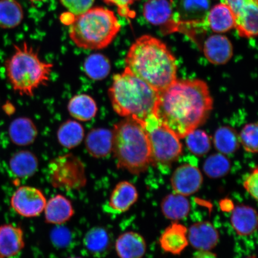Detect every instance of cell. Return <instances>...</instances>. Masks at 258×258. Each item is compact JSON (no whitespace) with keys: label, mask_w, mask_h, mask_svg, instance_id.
<instances>
[{"label":"cell","mask_w":258,"mask_h":258,"mask_svg":"<svg viewBox=\"0 0 258 258\" xmlns=\"http://www.w3.org/2000/svg\"><path fill=\"white\" fill-rule=\"evenodd\" d=\"M62 4L74 16L82 15L92 8L94 0H60Z\"/></svg>","instance_id":"cell-36"},{"label":"cell","mask_w":258,"mask_h":258,"mask_svg":"<svg viewBox=\"0 0 258 258\" xmlns=\"http://www.w3.org/2000/svg\"><path fill=\"white\" fill-rule=\"evenodd\" d=\"M57 137L58 142L63 147L73 149L82 143L85 137V130L79 122L68 120L58 129Z\"/></svg>","instance_id":"cell-28"},{"label":"cell","mask_w":258,"mask_h":258,"mask_svg":"<svg viewBox=\"0 0 258 258\" xmlns=\"http://www.w3.org/2000/svg\"><path fill=\"white\" fill-rule=\"evenodd\" d=\"M243 186L244 189L246 190L250 196L252 197L257 201L258 196V171L257 167L251 171V173L244 179Z\"/></svg>","instance_id":"cell-38"},{"label":"cell","mask_w":258,"mask_h":258,"mask_svg":"<svg viewBox=\"0 0 258 258\" xmlns=\"http://www.w3.org/2000/svg\"><path fill=\"white\" fill-rule=\"evenodd\" d=\"M161 249L167 253L180 254L188 246V230L182 224L174 222L161 234L159 239Z\"/></svg>","instance_id":"cell-17"},{"label":"cell","mask_w":258,"mask_h":258,"mask_svg":"<svg viewBox=\"0 0 258 258\" xmlns=\"http://www.w3.org/2000/svg\"><path fill=\"white\" fill-rule=\"evenodd\" d=\"M203 52L210 62L224 64L233 57V46L227 37L219 34H214L205 41Z\"/></svg>","instance_id":"cell-14"},{"label":"cell","mask_w":258,"mask_h":258,"mask_svg":"<svg viewBox=\"0 0 258 258\" xmlns=\"http://www.w3.org/2000/svg\"><path fill=\"white\" fill-rule=\"evenodd\" d=\"M115 247L120 258H143L147 250L144 238L134 231L125 232L119 235Z\"/></svg>","instance_id":"cell-19"},{"label":"cell","mask_w":258,"mask_h":258,"mask_svg":"<svg viewBox=\"0 0 258 258\" xmlns=\"http://www.w3.org/2000/svg\"><path fill=\"white\" fill-rule=\"evenodd\" d=\"M47 200L40 189L31 186H21L11 199L13 209L25 218H35L44 211Z\"/></svg>","instance_id":"cell-9"},{"label":"cell","mask_w":258,"mask_h":258,"mask_svg":"<svg viewBox=\"0 0 258 258\" xmlns=\"http://www.w3.org/2000/svg\"><path fill=\"white\" fill-rule=\"evenodd\" d=\"M23 19V9L16 0H0V27L14 28Z\"/></svg>","instance_id":"cell-29"},{"label":"cell","mask_w":258,"mask_h":258,"mask_svg":"<svg viewBox=\"0 0 258 258\" xmlns=\"http://www.w3.org/2000/svg\"><path fill=\"white\" fill-rule=\"evenodd\" d=\"M140 0H104L108 5H112L117 8L118 14L128 21L135 17V14L131 11L130 6Z\"/></svg>","instance_id":"cell-37"},{"label":"cell","mask_w":258,"mask_h":258,"mask_svg":"<svg viewBox=\"0 0 258 258\" xmlns=\"http://www.w3.org/2000/svg\"><path fill=\"white\" fill-rule=\"evenodd\" d=\"M184 138L187 147L196 156H204L211 150V142L208 135L205 131L196 128Z\"/></svg>","instance_id":"cell-34"},{"label":"cell","mask_w":258,"mask_h":258,"mask_svg":"<svg viewBox=\"0 0 258 258\" xmlns=\"http://www.w3.org/2000/svg\"><path fill=\"white\" fill-rule=\"evenodd\" d=\"M218 231L211 222H197L188 231V239L191 246L198 250L210 251L218 243Z\"/></svg>","instance_id":"cell-15"},{"label":"cell","mask_w":258,"mask_h":258,"mask_svg":"<svg viewBox=\"0 0 258 258\" xmlns=\"http://www.w3.org/2000/svg\"><path fill=\"white\" fill-rule=\"evenodd\" d=\"M144 125L150 142L151 165H172L182 153L179 138L154 113L145 119Z\"/></svg>","instance_id":"cell-7"},{"label":"cell","mask_w":258,"mask_h":258,"mask_svg":"<svg viewBox=\"0 0 258 258\" xmlns=\"http://www.w3.org/2000/svg\"><path fill=\"white\" fill-rule=\"evenodd\" d=\"M43 212L46 223L53 225L66 223L75 213L72 202L61 195H57L48 200Z\"/></svg>","instance_id":"cell-16"},{"label":"cell","mask_w":258,"mask_h":258,"mask_svg":"<svg viewBox=\"0 0 258 258\" xmlns=\"http://www.w3.org/2000/svg\"><path fill=\"white\" fill-rule=\"evenodd\" d=\"M9 135L14 144L18 146H27L34 143L36 140L38 130L31 119L19 117L10 124Z\"/></svg>","instance_id":"cell-22"},{"label":"cell","mask_w":258,"mask_h":258,"mask_svg":"<svg viewBox=\"0 0 258 258\" xmlns=\"http://www.w3.org/2000/svg\"><path fill=\"white\" fill-rule=\"evenodd\" d=\"M239 138L240 143L243 145L244 150L247 152L256 153L257 152V124H247L242 129Z\"/></svg>","instance_id":"cell-35"},{"label":"cell","mask_w":258,"mask_h":258,"mask_svg":"<svg viewBox=\"0 0 258 258\" xmlns=\"http://www.w3.org/2000/svg\"><path fill=\"white\" fill-rule=\"evenodd\" d=\"M111 70L110 61L102 54H90L84 62V70L86 76L93 80L105 79L110 73Z\"/></svg>","instance_id":"cell-30"},{"label":"cell","mask_w":258,"mask_h":258,"mask_svg":"<svg viewBox=\"0 0 258 258\" xmlns=\"http://www.w3.org/2000/svg\"><path fill=\"white\" fill-rule=\"evenodd\" d=\"M138 190L126 180L119 182L112 189L105 211L112 214H121L128 211L138 199Z\"/></svg>","instance_id":"cell-12"},{"label":"cell","mask_w":258,"mask_h":258,"mask_svg":"<svg viewBox=\"0 0 258 258\" xmlns=\"http://www.w3.org/2000/svg\"><path fill=\"white\" fill-rule=\"evenodd\" d=\"M213 99L207 84L177 79L159 93L154 114L176 136L184 138L207 120Z\"/></svg>","instance_id":"cell-1"},{"label":"cell","mask_w":258,"mask_h":258,"mask_svg":"<svg viewBox=\"0 0 258 258\" xmlns=\"http://www.w3.org/2000/svg\"><path fill=\"white\" fill-rule=\"evenodd\" d=\"M210 0H181L180 11L189 22L204 20L210 10Z\"/></svg>","instance_id":"cell-32"},{"label":"cell","mask_w":258,"mask_h":258,"mask_svg":"<svg viewBox=\"0 0 258 258\" xmlns=\"http://www.w3.org/2000/svg\"><path fill=\"white\" fill-rule=\"evenodd\" d=\"M231 222L238 235L249 236L253 234L257 229L256 211L249 206H237L232 213Z\"/></svg>","instance_id":"cell-21"},{"label":"cell","mask_w":258,"mask_h":258,"mask_svg":"<svg viewBox=\"0 0 258 258\" xmlns=\"http://www.w3.org/2000/svg\"><path fill=\"white\" fill-rule=\"evenodd\" d=\"M235 16V28L241 37L250 38L257 34V0H224Z\"/></svg>","instance_id":"cell-10"},{"label":"cell","mask_w":258,"mask_h":258,"mask_svg":"<svg viewBox=\"0 0 258 258\" xmlns=\"http://www.w3.org/2000/svg\"><path fill=\"white\" fill-rule=\"evenodd\" d=\"M125 67L160 93L176 80L175 56L166 45L150 35L138 38L125 58Z\"/></svg>","instance_id":"cell-2"},{"label":"cell","mask_w":258,"mask_h":258,"mask_svg":"<svg viewBox=\"0 0 258 258\" xmlns=\"http://www.w3.org/2000/svg\"><path fill=\"white\" fill-rule=\"evenodd\" d=\"M24 231L12 224L0 225V258H12L25 247Z\"/></svg>","instance_id":"cell-13"},{"label":"cell","mask_w":258,"mask_h":258,"mask_svg":"<svg viewBox=\"0 0 258 258\" xmlns=\"http://www.w3.org/2000/svg\"><path fill=\"white\" fill-rule=\"evenodd\" d=\"M53 63L41 59L37 50L24 43L5 62L6 76L13 89L21 96L33 97L40 87L46 86L53 72Z\"/></svg>","instance_id":"cell-5"},{"label":"cell","mask_w":258,"mask_h":258,"mask_svg":"<svg viewBox=\"0 0 258 258\" xmlns=\"http://www.w3.org/2000/svg\"><path fill=\"white\" fill-rule=\"evenodd\" d=\"M83 244L93 256L99 258L105 257L110 250V235L104 227H93L85 234Z\"/></svg>","instance_id":"cell-23"},{"label":"cell","mask_w":258,"mask_h":258,"mask_svg":"<svg viewBox=\"0 0 258 258\" xmlns=\"http://www.w3.org/2000/svg\"><path fill=\"white\" fill-rule=\"evenodd\" d=\"M112 151L118 169L140 175L151 165V148L144 121L127 117L114 125Z\"/></svg>","instance_id":"cell-4"},{"label":"cell","mask_w":258,"mask_h":258,"mask_svg":"<svg viewBox=\"0 0 258 258\" xmlns=\"http://www.w3.org/2000/svg\"><path fill=\"white\" fill-rule=\"evenodd\" d=\"M69 258H82V257H70Z\"/></svg>","instance_id":"cell-41"},{"label":"cell","mask_w":258,"mask_h":258,"mask_svg":"<svg viewBox=\"0 0 258 258\" xmlns=\"http://www.w3.org/2000/svg\"><path fill=\"white\" fill-rule=\"evenodd\" d=\"M68 110L74 118L80 121H89L95 117L98 111L95 99L89 95L80 94L70 100Z\"/></svg>","instance_id":"cell-25"},{"label":"cell","mask_w":258,"mask_h":258,"mask_svg":"<svg viewBox=\"0 0 258 258\" xmlns=\"http://www.w3.org/2000/svg\"><path fill=\"white\" fill-rule=\"evenodd\" d=\"M172 15L173 7L169 0H148L144 6V17L151 24L166 25Z\"/></svg>","instance_id":"cell-26"},{"label":"cell","mask_w":258,"mask_h":258,"mask_svg":"<svg viewBox=\"0 0 258 258\" xmlns=\"http://www.w3.org/2000/svg\"><path fill=\"white\" fill-rule=\"evenodd\" d=\"M87 151L93 157L101 159L109 156L112 151V132L107 128H93L85 141Z\"/></svg>","instance_id":"cell-20"},{"label":"cell","mask_w":258,"mask_h":258,"mask_svg":"<svg viewBox=\"0 0 258 258\" xmlns=\"http://www.w3.org/2000/svg\"><path fill=\"white\" fill-rule=\"evenodd\" d=\"M51 183L58 188L77 189L85 186V166L78 157L66 154L51 160L48 165Z\"/></svg>","instance_id":"cell-8"},{"label":"cell","mask_w":258,"mask_h":258,"mask_svg":"<svg viewBox=\"0 0 258 258\" xmlns=\"http://www.w3.org/2000/svg\"><path fill=\"white\" fill-rule=\"evenodd\" d=\"M215 148L222 154H233L239 147V138L234 129L228 126L219 128L214 137Z\"/></svg>","instance_id":"cell-31"},{"label":"cell","mask_w":258,"mask_h":258,"mask_svg":"<svg viewBox=\"0 0 258 258\" xmlns=\"http://www.w3.org/2000/svg\"><path fill=\"white\" fill-rule=\"evenodd\" d=\"M192 258H218L210 251L198 250L194 254Z\"/></svg>","instance_id":"cell-39"},{"label":"cell","mask_w":258,"mask_h":258,"mask_svg":"<svg viewBox=\"0 0 258 258\" xmlns=\"http://www.w3.org/2000/svg\"><path fill=\"white\" fill-rule=\"evenodd\" d=\"M161 208L164 217L170 220L177 221L188 216L190 204L186 196L175 192L163 199Z\"/></svg>","instance_id":"cell-27"},{"label":"cell","mask_w":258,"mask_h":258,"mask_svg":"<svg viewBox=\"0 0 258 258\" xmlns=\"http://www.w3.org/2000/svg\"><path fill=\"white\" fill-rule=\"evenodd\" d=\"M230 161L224 154H214L206 160L203 165L204 172L211 178H219L227 175L230 172Z\"/></svg>","instance_id":"cell-33"},{"label":"cell","mask_w":258,"mask_h":258,"mask_svg":"<svg viewBox=\"0 0 258 258\" xmlns=\"http://www.w3.org/2000/svg\"><path fill=\"white\" fill-rule=\"evenodd\" d=\"M203 21L211 30L217 34L224 33L235 28L234 13L224 2L215 5L210 9Z\"/></svg>","instance_id":"cell-18"},{"label":"cell","mask_w":258,"mask_h":258,"mask_svg":"<svg viewBox=\"0 0 258 258\" xmlns=\"http://www.w3.org/2000/svg\"><path fill=\"white\" fill-rule=\"evenodd\" d=\"M108 96L118 115L144 121L154 114L159 93L125 67L123 72L113 77Z\"/></svg>","instance_id":"cell-3"},{"label":"cell","mask_w":258,"mask_h":258,"mask_svg":"<svg viewBox=\"0 0 258 258\" xmlns=\"http://www.w3.org/2000/svg\"><path fill=\"white\" fill-rule=\"evenodd\" d=\"M246 258H256L255 256H249V257H246Z\"/></svg>","instance_id":"cell-40"},{"label":"cell","mask_w":258,"mask_h":258,"mask_svg":"<svg viewBox=\"0 0 258 258\" xmlns=\"http://www.w3.org/2000/svg\"><path fill=\"white\" fill-rule=\"evenodd\" d=\"M203 182L202 174L195 166L184 164L174 171L170 182L173 191L179 195L188 196L201 189Z\"/></svg>","instance_id":"cell-11"},{"label":"cell","mask_w":258,"mask_h":258,"mask_svg":"<svg viewBox=\"0 0 258 258\" xmlns=\"http://www.w3.org/2000/svg\"><path fill=\"white\" fill-rule=\"evenodd\" d=\"M9 167L14 175L21 179L33 176L38 168V160L35 155L28 150L15 153L9 161Z\"/></svg>","instance_id":"cell-24"},{"label":"cell","mask_w":258,"mask_h":258,"mask_svg":"<svg viewBox=\"0 0 258 258\" xmlns=\"http://www.w3.org/2000/svg\"><path fill=\"white\" fill-rule=\"evenodd\" d=\"M71 40L78 47L98 50L107 47L117 36L121 24L114 12L106 8H90L74 16L70 25Z\"/></svg>","instance_id":"cell-6"}]
</instances>
